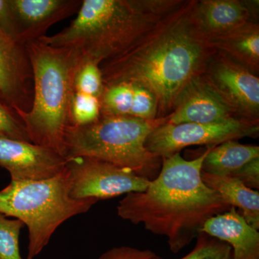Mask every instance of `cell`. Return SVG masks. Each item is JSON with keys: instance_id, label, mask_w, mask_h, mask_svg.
Instances as JSON below:
<instances>
[{"instance_id": "obj_21", "label": "cell", "mask_w": 259, "mask_h": 259, "mask_svg": "<svg viewBox=\"0 0 259 259\" xmlns=\"http://www.w3.org/2000/svg\"><path fill=\"white\" fill-rule=\"evenodd\" d=\"M100 116L101 107L98 97L75 92L70 108L71 125H89L98 120Z\"/></svg>"}, {"instance_id": "obj_9", "label": "cell", "mask_w": 259, "mask_h": 259, "mask_svg": "<svg viewBox=\"0 0 259 259\" xmlns=\"http://www.w3.org/2000/svg\"><path fill=\"white\" fill-rule=\"evenodd\" d=\"M241 118L259 120V78L219 52L203 74Z\"/></svg>"}, {"instance_id": "obj_3", "label": "cell", "mask_w": 259, "mask_h": 259, "mask_svg": "<svg viewBox=\"0 0 259 259\" xmlns=\"http://www.w3.org/2000/svg\"><path fill=\"white\" fill-rule=\"evenodd\" d=\"M183 3L182 0H83L69 26L39 40L71 48L83 60L100 65L128 50Z\"/></svg>"}, {"instance_id": "obj_22", "label": "cell", "mask_w": 259, "mask_h": 259, "mask_svg": "<svg viewBox=\"0 0 259 259\" xmlns=\"http://www.w3.org/2000/svg\"><path fill=\"white\" fill-rule=\"evenodd\" d=\"M25 225L0 214V259H24L20 254L19 238Z\"/></svg>"}, {"instance_id": "obj_28", "label": "cell", "mask_w": 259, "mask_h": 259, "mask_svg": "<svg viewBox=\"0 0 259 259\" xmlns=\"http://www.w3.org/2000/svg\"><path fill=\"white\" fill-rule=\"evenodd\" d=\"M236 179L251 190L259 188V158H255L243 168Z\"/></svg>"}, {"instance_id": "obj_12", "label": "cell", "mask_w": 259, "mask_h": 259, "mask_svg": "<svg viewBox=\"0 0 259 259\" xmlns=\"http://www.w3.org/2000/svg\"><path fill=\"white\" fill-rule=\"evenodd\" d=\"M233 117H239L202 74L183 90L167 123H214Z\"/></svg>"}, {"instance_id": "obj_2", "label": "cell", "mask_w": 259, "mask_h": 259, "mask_svg": "<svg viewBox=\"0 0 259 259\" xmlns=\"http://www.w3.org/2000/svg\"><path fill=\"white\" fill-rule=\"evenodd\" d=\"M209 147L192 160L180 153L162 158L161 171L146 190L125 194L119 202V217L166 237L172 253L190 245L207 220L231 207L201 177Z\"/></svg>"}, {"instance_id": "obj_25", "label": "cell", "mask_w": 259, "mask_h": 259, "mask_svg": "<svg viewBox=\"0 0 259 259\" xmlns=\"http://www.w3.org/2000/svg\"><path fill=\"white\" fill-rule=\"evenodd\" d=\"M0 136L28 141V133L18 114L0 99Z\"/></svg>"}, {"instance_id": "obj_18", "label": "cell", "mask_w": 259, "mask_h": 259, "mask_svg": "<svg viewBox=\"0 0 259 259\" xmlns=\"http://www.w3.org/2000/svg\"><path fill=\"white\" fill-rule=\"evenodd\" d=\"M259 158V147L229 141L209 146L202 163V171L218 176L236 178L250 161Z\"/></svg>"}, {"instance_id": "obj_1", "label": "cell", "mask_w": 259, "mask_h": 259, "mask_svg": "<svg viewBox=\"0 0 259 259\" xmlns=\"http://www.w3.org/2000/svg\"><path fill=\"white\" fill-rule=\"evenodd\" d=\"M194 0L185 1L121 55L100 64L105 86L138 83L157 102V118L173 112L183 90L205 72L217 51L194 25Z\"/></svg>"}, {"instance_id": "obj_26", "label": "cell", "mask_w": 259, "mask_h": 259, "mask_svg": "<svg viewBox=\"0 0 259 259\" xmlns=\"http://www.w3.org/2000/svg\"><path fill=\"white\" fill-rule=\"evenodd\" d=\"M151 250H141L126 245L116 246L102 253L97 259H162Z\"/></svg>"}, {"instance_id": "obj_13", "label": "cell", "mask_w": 259, "mask_h": 259, "mask_svg": "<svg viewBox=\"0 0 259 259\" xmlns=\"http://www.w3.org/2000/svg\"><path fill=\"white\" fill-rule=\"evenodd\" d=\"M258 1L194 0L192 18L199 31L211 38L248 22H258Z\"/></svg>"}, {"instance_id": "obj_20", "label": "cell", "mask_w": 259, "mask_h": 259, "mask_svg": "<svg viewBox=\"0 0 259 259\" xmlns=\"http://www.w3.org/2000/svg\"><path fill=\"white\" fill-rule=\"evenodd\" d=\"M100 66L95 61H81L75 74V92L88 94L100 98L105 88Z\"/></svg>"}, {"instance_id": "obj_8", "label": "cell", "mask_w": 259, "mask_h": 259, "mask_svg": "<svg viewBox=\"0 0 259 259\" xmlns=\"http://www.w3.org/2000/svg\"><path fill=\"white\" fill-rule=\"evenodd\" d=\"M67 161L70 196L75 199L105 200L144 192L151 182L127 168L95 158L79 157Z\"/></svg>"}, {"instance_id": "obj_14", "label": "cell", "mask_w": 259, "mask_h": 259, "mask_svg": "<svg viewBox=\"0 0 259 259\" xmlns=\"http://www.w3.org/2000/svg\"><path fill=\"white\" fill-rule=\"evenodd\" d=\"M19 30L20 42L38 40L48 29L79 11L81 0H10Z\"/></svg>"}, {"instance_id": "obj_16", "label": "cell", "mask_w": 259, "mask_h": 259, "mask_svg": "<svg viewBox=\"0 0 259 259\" xmlns=\"http://www.w3.org/2000/svg\"><path fill=\"white\" fill-rule=\"evenodd\" d=\"M213 49L258 76L259 25L248 23L234 30L209 38Z\"/></svg>"}, {"instance_id": "obj_27", "label": "cell", "mask_w": 259, "mask_h": 259, "mask_svg": "<svg viewBox=\"0 0 259 259\" xmlns=\"http://www.w3.org/2000/svg\"><path fill=\"white\" fill-rule=\"evenodd\" d=\"M0 29L20 42V30L10 0H0Z\"/></svg>"}, {"instance_id": "obj_7", "label": "cell", "mask_w": 259, "mask_h": 259, "mask_svg": "<svg viewBox=\"0 0 259 259\" xmlns=\"http://www.w3.org/2000/svg\"><path fill=\"white\" fill-rule=\"evenodd\" d=\"M259 120L233 117L214 123H165L148 136L146 147L161 158L191 146H216L229 141L257 138Z\"/></svg>"}, {"instance_id": "obj_5", "label": "cell", "mask_w": 259, "mask_h": 259, "mask_svg": "<svg viewBox=\"0 0 259 259\" xmlns=\"http://www.w3.org/2000/svg\"><path fill=\"white\" fill-rule=\"evenodd\" d=\"M169 116L144 120L129 115H101L89 125H70L64 135V157L101 160L152 181L161 171L162 158L148 151L146 140L168 122Z\"/></svg>"}, {"instance_id": "obj_4", "label": "cell", "mask_w": 259, "mask_h": 259, "mask_svg": "<svg viewBox=\"0 0 259 259\" xmlns=\"http://www.w3.org/2000/svg\"><path fill=\"white\" fill-rule=\"evenodd\" d=\"M25 46L33 72V99L29 112L18 115L30 142L64 156V135L71 125L75 74L82 57L71 48L53 47L41 40Z\"/></svg>"}, {"instance_id": "obj_19", "label": "cell", "mask_w": 259, "mask_h": 259, "mask_svg": "<svg viewBox=\"0 0 259 259\" xmlns=\"http://www.w3.org/2000/svg\"><path fill=\"white\" fill-rule=\"evenodd\" d=\"M102 116H130L133 84L120 82L106 85L100 98Z\"/></svg>"}, {"instance_id": "obj_24", "label": "cell", "mask_w": 259, "mask_h": 259, "mask_svg": "<svg viewBox=\"0 0 259 259\" xmlns=\"http://www.w3.org/2000/svg\"><path fill=\"white\" fill-rule=\"evenodd\" d=\"M132 84L133 101L130 116L144 120L157 118V102L154 95L142 85Z\"/></svg>"}, {"instance_id": "obj_15", "label": "cell", "mask_w": 259, "mask_h": 259, "mask_svg": "<svg viewBox=\"0 0 259 259\" xmlns=\"http://www.w3.org/2000/svg\"><path fill=\"white\" fill-rule=\"evenodd\" d=\"M200 232L229 245L233 259H259L258 230L250 226L236 207L209 218Z\"/></svg>"}, {"instance_id": "obj_17", "label": "cell", "mask_w": 259, "mask_h": 259, "mask_svg": "<svg viewBox=\"0 0 259 259\" xmlns=\"http://www.w3.org/2000/svg\"><path fill=\"white\" fill-rule=\"evenodd\" d=\"M204 184L218 192L231 207L238 209L246 222L259 229V192L238 179L201 173Z\"/></svg>"}, {"instance_id": "obj_10", "label": "cell", "mask_w": 259, "mask_h": 259, "mask_svg": "<svg viewBox=\"0 0 259 259\" xmlns=\"http://www.w3.org/2000/svg\"><path fill=\"white\" fill-rule=\"evenodd\" d=\"M33 87L26 46L0 29V99L17 114L28 112L32 106Z\"/></svg>"}, {"instance_id": "obj_11", "label": "cell", "mask_w": 259, "mask_h": 259, "mask_svg": "<svg viewBox=\"0 0 259 259\" xmlns=\"http://www.w3.org/2000/svg\"><path fill=\"white\" fill-rule=\"evenodd\" d=\"M67 159L51 148L0 136V166L11 181L49 180L66 168Z\"/></svg>"}, {"instance_id": "obj_6", "label": "cell", "mask_w": 259, "mask_h": 259, "mask_svg": "<svg viewBox=\"0 0 259 259\" xmlns=\"http://www.w3.org/2000/svg\"><path fill=\"white\" fill-rule=\"evenodd\" d=\"M97 202L70 196L66 168L49 180L11 181L0 190V214L15 218L27 226L29 243L25 259H34L49 244L59 226L70 218L88 212Z\"/></svg>"}, {"instance_id": "obj_23", "label": "cell", "mask_w": 259, "mask_h": 259, "mask_svg": "<svg viewBox=\"0 0 259 259\" xmlns=\"http://www.w3.org/2000/svg\"><path fill=\"white\" fill-rule=\"evenodd\" d=\"M196 239L192 251L180 259H233L231 247L225 242L202 232L197 235Z\"/></svg>"}]
</instances>
